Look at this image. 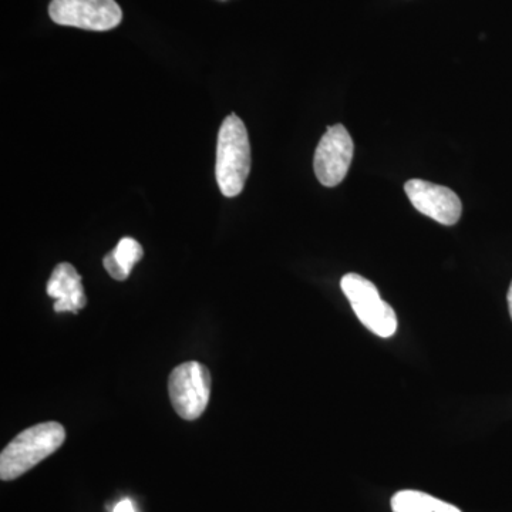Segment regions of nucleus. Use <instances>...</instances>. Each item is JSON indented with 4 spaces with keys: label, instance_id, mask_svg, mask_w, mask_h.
<instances>
[{
    "label": "nucleus",
    "instance_id": "nucleus-1",
    "mask_svg": "<svg viewBox=\"0 0 512 512\" xmlns=\"http://www.w3.org/2000/svg\"><path fill=\"white\" fill-rule=\"evenodd\" d=\"M66 430L56 421L36 424L18 434L0 454V478L15 480L63 446Z\"/></svg>",
    "mask_w": 512,
    "mask_h": 512
},
{
    "label": "nucleus",
    "instance_id": "nucleus-11",
    "mask_svg": "<svg viewBox=\"0 0 512 512\" xmlns=\"http://www.w3.org/2000/svg\"><path fill=\"white\" fill-rule=\"evenodd\" d=\"M113 512H136V510H134L133 503L127 500V498H124V500H121L120 503L114 507Z\"/></svg>",
    "mask_w": 512,
    "mask_h": 512
},
{
    "label": "nucleus",
    "instance_id": "nucleus-2",
    "mask_svg": "<svg viewBox=\"0 0 512 512\" xmlns=\"http://www.w3.org/2000/svg\"><path fill=\"white\" fill-rule=\"evenodd\" d=\"M251 171V144L247 127L237 114L222 121L218 133L215 177L225 197H237L244 190Z\"/></svg>",
    "mask_w": 512,
    "mask_h": 512
},
{
    "label": "nucleus",
    "instance_id": "nucleus-6",
    "mask_svg": "<svg viewBox=\"0 0 512 512\" xmlns=\"http://www.w3.org/2000/svg\"><path fill=\"white\" fill-rule=\"evenodd\" d=\"M352 137L342 124L329 127L320 138L313 158V168L320 184L336 187L345 180L353 158Z\"/></svg>",
    "mask_w": 512,
    "mask_h": 512
},
{
    "label": "nucleus",
    "instance_id": "nucleus-8",
    "mask_svg": "<svg viewBox=\"0 0 512 512\" xmlns=\"http://www.w3.org/2000/svg\"><path fill=\"white\" fill-rule=\"evenodd\" d=\"M47 295L55 298V312L82 311L87 298L84 293L82 276L73 265L62 262L53 269L52 276L47 282Z\"/></svg>",
    "mask_w": 512,
    "mask_h": 512
},
{
    "label": "nucleus",
    "instance_id": "nucleus-5",
    "mask_svg": "<svg viewBox=\"0 0 512 512\" xmlns=\"http://www.w3.org/2000/svg\"><path fill=\"white\" fill-rule=\"evenodd\" d=\"M49 15L57 25L92 32L117 28L123 20V10L116 0H52Z\"/></svg>",
    "mask_w": 512,
    "mask_h": 512
},
{
    "label": "nucleus",
    "instance_id": "nucleus-12",
    "mask_svg": "<svg viewBox=\"0 0 512 512\" xmlns=\"http://www.w3.org/2000/svg\"><path fill=\"white\" fill-rule=\"evenodd\" d=\"M507 301H508V309H510V315H511V319H512V282L510 285V289H508Z\"/></svg>",
    "mask_w": 512,
    "mask_h": 512
},
{
    "label": "nucleus",
    "instance_id": "nucleus-3",
    "mask_svg": "<svg viewBox=\"0 0 512 512\" xmlns=\"http://www.w3.org/2000/svg\"><path fill=\"white\" fill-rule=\"evenodd\" d=\"M340 286L357 319L380 338H392L397 330L396 312L380 298L375 284L363 276L348 274L343 276Z\"/></svg>",
    "mask_w": 512,
    "mask_h": 512
},
{
    "label": "nucleus",
    "instance_id": "nucleus-7",
    "mask_svg": "<svg viewBox=\"0 0 512 512\" xmlns=\"http://www.w3.org/2000/svg\"><path fill=\"white\" fill-rule=\"evenodd\" d=\"M404 191L413 207L431 220L448 227L460 220L463 204L450 188L414 178L404 184Z\"/></svg>",
    "mask_w": 512,
    "mask_h": 512
},
{
    "label": "nucleus",
    "instance_id": "nucleus-9",
    "mask_svg": "<svg viewBox=\"0 0 512 512\" xmlns=\"http://www.w3.org/2000/svg\"><path fill=\"white\" fill-rule=\"evenodd\" d=\"M144 256L143 247L134 238L120 239L117 247L104 256L103 265L111 278L126 281L133 271L134 265Z\"/></svg>",
    "mask_w": 512,
    "mask_h": 512
},
{
    "label": "nucleus",
    "instance_id": "nucleus-4",
    "mask_svg": "<svg viewBox=\"0 0 512 512\" xmlns=\"http://www.w3.org/2000/svg\"><path fill=\"white\" fill-rule=\"evenodd\" d=\"M211 375L198 362H185L175 367L168 379V393L178 416L195 420L207 409L211 396Z\"/></svg>",
    "mask_w": 512,
    "mask_h": 512
},
{
    "label": "nucleus",
    "instance_id": "nucleus-10",
    "mask_svg": "<svg viewBox=\"0 0 512 512\" xmlns=\"http://www.w3.org/2000/svg\"><path fill=\"white\" fill-rule=\"evenodd\" d=\"M393 512H461L454 505L414 490H403L392 498Z\"/></svg>",
    "mask_w": 512,
    "mask_h": 512
}]
</instances>
